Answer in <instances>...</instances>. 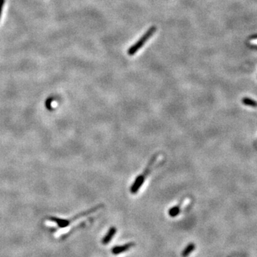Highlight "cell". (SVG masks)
I'll return each instance as SVG.
<instances>
[{"label":"cell","instance_id":"6da1fadb","mask_svg":"<svg viewBox=\"0 0 257 257\" xmlns=\"http://www.w3.org/2000/svg\"><path fill=\"white\" fill-rule=\"evenodd\" d=\"M159 157V154L157 153L152 156L151 157V159H149V162H148L147 166H146L145 169H144V171L142 172V174H140L138 175V176L136 177V179H134V182L132 184V186L130 187V193L132 194H137L138 192L141 189V187H142V185L144 184V182L147 179V177L152 173V171L153 169L154 168V164L156 162H157V158Z\"/></svg>","mask_w":257,"mask_h":257},{"label":"cell","instance_id":"7a4b0ae2","mask_svg":"<svg viewBox=\"0 0 257 257\" xmlns=\"http://www.w3.org/2000/svg\"><path fill=\"white\" fill-rule=\"evenodd\" d=\"M103 207H104V204H102L96 205L95 206H94L92 207V208H91L90 209L86 210V211H85L81 212V213L77 214L76 216H74L72 219H59V218H54V217H51V218H49V219H50L51 221H53L55 222L59 227H61V228H62L63 227L64 228V227L68 226L72 221H76V220L80 219L81 218V217H85L86 216H87V215L95 213V212L97 211L98 210L102 209Z\"/></svg>","mask_w":257,"mask_h":257},{"label":"cell","instance_id":"3957f363","mask_svg":"<svg viewBox=\"0 0 257 257\" xmlns=\"http://www.w3.org/2000/svg\"><path fill=\"white\" fill-rule=\"evenodd\" d=\"M156 30H157V28L155 27H152L151 28L148 29L147 32L143 35L142 37H141L139 41H137L134 45L131 46V47L128 49V54L129 56H133L137 52L139 49L142 47L144 45L146 42L149 40V39L152 37L153 34L155 33Z\"/></svg>","mask_w":257,"mask_h":257},{"label":"cell","instance_id":"277c9868","mask_svg":"<svg viewBox=\"0 0 257 257\" xmlns=\"http://www.w3.org/2000/svg\"><path fill=\"white\" fill-rule=\"evenodd\" d=\"M134 242H128V243L123 244V245L116 246L112 249V253L114 255H118V254H121L128 251L130 249H132V247H134Z\"/></svg>","mask_w":257,"mask_h":257},{"label":"cell","instance_id":"5b68a950","mask_svg":"<svg viewBox=\"0 0 257 257\" xmlns=\"http://www.w3.org/2000/svg\"><path fill=\"white\" fill-rule=\"evenodd\" d=\"M117 229L115 226H112L110 227L108 231L107 232V234H105V236L103 237V239H102V243L104 245H107L109 243H110L112 239H113V237L115 236L116 233H117Z\"/></svg>","mask_w":257,"mask_h":257},{"label":"cell","instance_id":"8992f818","mask_svg":"<svg viewBox=\"0 0 257 257\" xmlns=\"http://www.w3.org/2000/svg\"><path fill=\"white\" fill-rule=\"evenodd\" d=\"M184 202V199H181V201L179 202V204H176L175 206H174L172 208H170L169 209V211H168V214H169V216L172 217V218H174V217L177 216L178 215L180 214L181 212V208L182 206V204Z\"/></svg>","mask_w":257,"mask_h":257},{"label":"cell","instance_id":"52a82bcc","mask_svg":"<svg viewBox=\"0 0 257 257\" xmlns=\"http://www.w3.org/2000/svg\"><path fill=\"white\" fill-rule=\"evenodd\" d=\"M196 249V245L194 243H190L185 247L184 250L182 252V257H187L191 254L193 251Z\"/></svg>","mask_w":257,"mask_h":257},{"label":"cell","instance_id":"ba28073f","mask_svg":"<svg viewBox=\"0 0 257 257\" xmlns=\"http://www.w3.org/2000/svg\"><path fill=\"white\" fill-rule=\"evenodd\" d=\"M243 102H244V104H250V105H256V104L254 102V101H252L251 99H244L243 100Z\"/></svg>","mask_w":257,"mask_h":257},{"label":"cell","instance_id":"9c48e42d","mask_svg":"<svg viewBox=\"0 0 257 257\" xmlns=\"http://www.w3.org/2000/svg\"><path fill=\"white\" fill-rule=\"evenodd\" d=\"M4 4V0H0V18H1V16H2Z\"/></svg>","mask_w":257,"mask_h":257}]
</instances>
